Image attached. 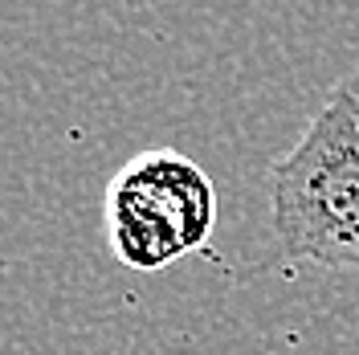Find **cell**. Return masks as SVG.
<instances>
[{
    "instance_id": "cell-2",
    "label": "cell",
    "mask_w": 359,
    "mask_h": 355,
    "mask_svg": "<svg viewBox=\"0 0 359 355\" xmlns=\"http://www.w3.org/2000/svg\"><path fill=\"white\" fill-rule=\"evenodd\" d=\"M107 237L127 269L156 274L204 249L217 225V188L180 152L135 156L107 188Z\"/></svg>"
},
{
    "instance_id": "cell-3",
    "label": "cell",
    "mask_w": 359,
    "mask_h": 355,
    "mask_svg": "<svg viewBox=\"0 0 359 355\" xmlns=\"http://www.w3.org/2000/svg\"><path fill=\"white\" fill-rule=\"evenodd\" d=\"M339 90H343V94L351 98V107H355V114H359V74H351V78H343V82H339Z\"/></svg>"
},
{
    "instance_id": "cell-1",
    "label": "cell",
    "mask_w": 359,
    "mask_h": 355,
    "mask_svg": "<svg viewBox=\"0 0 359 355\" xmlns=\"http://www.w3.org/2000/svg\"><path fill=\"white\" fill-rule=\"evenodd\" d=\"M269 221L290 257L359 274V114L339 86L273 163Z\"/></svg>"
}]
</instances>
